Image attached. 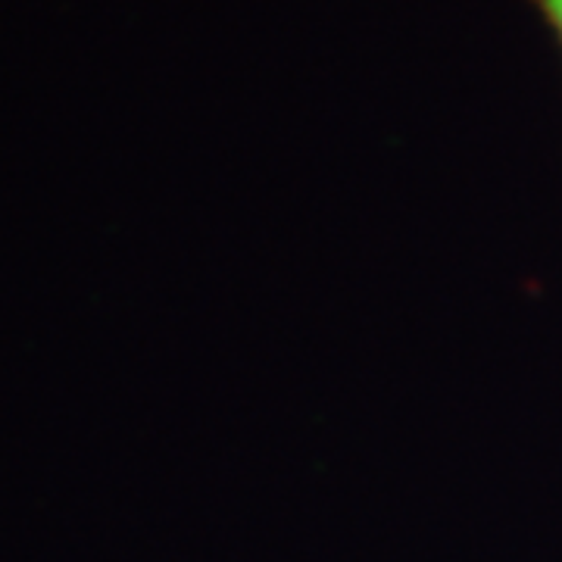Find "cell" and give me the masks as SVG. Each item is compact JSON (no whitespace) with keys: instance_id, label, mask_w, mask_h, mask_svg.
Listing matches in <instances>:
<instances>
[{"instance_id":"cell-1","label":"cell","mask_w":562,"mask_h":562,"mask_svg":"<svg viewBox=\"0 0 562 562\" xmlns=\"http://www.w3.org/2000/svg\"><path fill=\"white\" fill-rule=\"evenodd\" d=\"M538 3V10H541L547 22L553 25V32H557V38L562 44V0H535Z\"/></svg>"}]
</instances>
